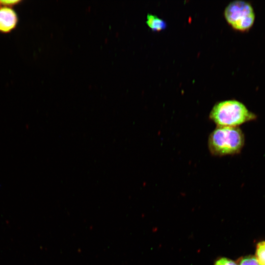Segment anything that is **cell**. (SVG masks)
<instances>
[{
	"label": "cell",
	"mask_w": 265,
	"mask_h": 265,
	"mask_svg": "<svg viewBox=\"0 0 265 265\" xmlns=\"http://www.w3.org/2000/svg\"><path fill=\"white\" fill-rule=\"evenodd\" d=\"M209 118L217 127H237L255 119L256 116L240 102L227 100L215 104L210 113Z\"/></svg>",
	"instance_id": "obj_1"
},
{
	"label": "cell",
	"mask_w": 265,
	"mask_h": 265,
	"mask_svg": "<svg viewBox=\"0 0 265 265\" xmlns=\"http://www.w3.org/2000/svg\"><path fill=\"white\" fill-rule=\"evenodd\" d=\"M244 142L238 127H217L209 136L208 148L212 155L221 157L239 153Z\"/></svg>",
	"instance_id": "obj_2"
},
{
	"label": "cell",
	"mask_w": 265,
	"mask_h": 265,
	"mask_svg": "<svg viewBox=\"0 0 265 265\" xmlns=\"http://www.w3.org/2000/svg\"><path fill=\"white\" fill-rule=\"evenodd\" d=\"M224 16L233 28L241 32L249 30L255 20V11L252 5L241 0L229 3L225 9Z\"/></svg>",
	"instance_id": "obj_3"
},
{
	"label": "cell",
	"mask_w": 265,
	"mask_h": 265,
	"mask_svg": "<svg viewBox=\"0 0 265 265\" xmlns=\"http://www.w3.org/2000/svg\"><path fill=\"white\" fill-rule=\"evenodd\" d=\"M18 16L12 7L0 6V33L8 34L17 27Z\"/></svg>",
	"instance_id": "obj_4"
},
{
	"label": "cell",
	"mask_w": 265,
	"mask_h": 265,
	"mask_svg": "<svg viewBox=\"0 0 265 265\" xmlns=\"http://www.w3.org/2000/svg\"><path fill=\"white\" fill-rule=\"evenodd\" d=\"M146 23L154 31H159L164 29L166 26L165 22L157 16L148 13L147 15Z\"/></svg>",
	"instance_id": "obj_5"
},
{
	"label": "cell",
	"mask_w": 265,
	"mask_h": 265,
	"mask_svg": "<svg viewBox=\"0 0 265 265\" xmlns=\"http://www.w3.org/2000/svg\"><path fill=\"white\" fill-rule=\"evenodd\" d=\"M260 265H265V241L258 243L256 248V256Z\"/></svg>",
	"instance_id": "obj_6"
},
{
	"label": "cell",
	"mask_w": 265,
	"mask_h": 265,
	"mask_svg": "<svg viewBox=\"0 0 265 265\" xmlns=\"http://www.w3.org/2000/svg\"><path fill=\"white\" fill-rule=\"evenodd\" d=\"M238 264V265H260L256 257L251 255L241 257Z\"/></svg>",
	"instance_id": "obj_7"
},
{
	"label": "cell",
	"mask_w": 265,
	"mask_h": 265,
	"mask_svg": "<svg viewBox=\"0 0 265 265\" xmlns=\"http://www.w3.org/2000/svg\"><path fill=\"white\" fill-rule=\"evenodd\" d=\"M22 2L21 0H0V6L13 8L19 5Z\"/></svg>",
	"instance_id": "obj_8"
},
{
	"label": "cell",
	"mask_w": 265,
	"mask_h": 265,
	"mask_svg": "<svg viewBox=\"0 0 265 265\" xmlns=\"http://www.w3.org/2000/svg\"><path fill=\"white\" fill-rule=\"evenodd\" d=\"M214 265H238L235 261L225 258L222 257L217 259L214 263Z\"/></svg>",
	"instance_id": "obj_9"
}]
</instances>
